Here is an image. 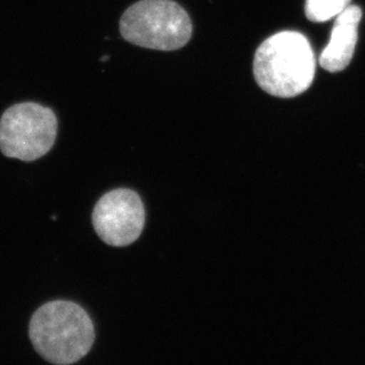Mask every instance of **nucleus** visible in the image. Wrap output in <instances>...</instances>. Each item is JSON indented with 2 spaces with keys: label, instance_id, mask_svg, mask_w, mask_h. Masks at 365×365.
I'll return each mask as SVG.
<instances>
[{
  "label": "nucleus",
  "instance_id": "39448f33",
  "mask_svg": "<svg viewBox=\"0 0 365 365\" xmlns=\"http://www.w3.org/2000/svg\"><path fill=\"white\" fill-rule=\"evenodd\" d=\"M93 225L100 239L109 246L125 247L135 242L145 225V207L132 190L106 193L93 211Z\"/></svg>",
  "mask_w": 365,
  "mask_h": 365
},
{
  "label": "nucleus",
  "instance_id": "0eeeda50",
  "mask_svg": "<svg viewBox=\"0 0 365 365\" xmlns=\"http://www.w3.org/2000/svg\"><path fill=\"white\" fill-rule=\"evenodd\" d=\"M350 3L351 0H306V17L316 23L330 21L350 6Z\"/></svg>",
  "mask_w": 365,
  "mask_h": 365
},
{
  "label": "nucleus",
  "instance_id": "423d86ee",
  "mask_svg": "<svg viewBox=\"0 0 365 365\" xmlns=\"http://www.w3.org/2000/svg\"><path fill=\"white\" fill-rule=\"evenodd\" d=\"M362 10L356 5L338 14L331 32L330 42L319 57L322 68L330 73L344 71L351 62L359 39V25Z\"/></svg>",
  "mask_w": 365,
  "mask_h": 365
},
{
  "label": "nucleus",
  "instance_id": "20e7f679",
  "mask_svg": "<svg viewBox=\"0 0 365 365\" xmlns=\"http://www.w3.org/2000/svg\"><path fill=\"white\" fill-rule=\"evenodd\" d=\"M56 135L55 113L38 103L12 106L0 119V150L9 158L37 160L51 150Z\"/></svg>",
  "mask_w": 365,
  "mask_h": 365
},
{
  "label": "nucleus",
  "instance_id": "f257e3e1",
  "mask_svg": "<svg viewBox=\"0 0 365 365\" xmlns=\"http://www.w3.org/2000/svg\"><path fill=\"white\" fill-rule=\"evenodd\" d=\"M316 56L305 36L282 31L266 39L254 57L257 85L277 98H293L312 85Z\"/></svg>",
  "mask_w": 365,
  "mask_h": 365
},
{
  "label": "nucleus",
  "instance_id": "7ed1b4c3",
  "mask_svg": "<svg viewBox=\"0 0 365 365\" xmlns=\"http://www.w3.org/2000/svg\"><path fill=\"white\" fill-rule=\"evenodd\" d=\"M120 31L127 42L148 49H180L192 35L189 14L173 0H141L126 10Z\"/></svg>",
  "mask_w": 365,
  "mask_h": 365
},
{
  "label": "nucleus",
  "instance_id": "f03ea898",
  "mask_svg": "<svg viewBox=\"0 0 365 365\" xmlns=\"http://www.w3.org/2000/svg\"><path fill=\"white\" fill-rule=\"evenodd\" d=\"M29 332L36 351L57 365L78 362L95 341L88 313L78 304L64 300L41 306L32 316Z\"/></svg>",
  "mask_w": 365,
  "mask_h": 365
}]
</instances>
